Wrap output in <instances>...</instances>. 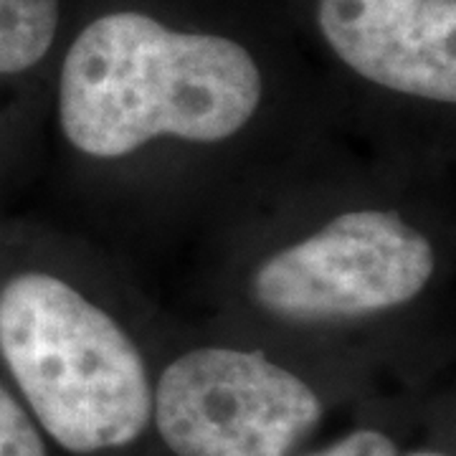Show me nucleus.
Masks as SVG:
<instances>
[{"mask_svg": "<svg viewBox=\"0 0 456 456\" xmlns=\"http://www.w3.org/2000/svg\"><path fill=\"white\" fill-rule=\"evenodd\" d=\"M261 94V69L241 44L119 11L66 51L59 122L79 152L112 160L158 137L224 142L251 122Z\"/></svg>", "mask_w": 456, "mask_h": 456, "instance_id": "nucleus-1", "label": "nucleus"}, {"mask_svg": "<svg viewBox=\"0 0 456 456\" xmlns=\"http://www.w3.org/2000/svg\"><path fill=\"white\" fill-rule=\"evenodd\" d=\"M0 355L36 421L66 452L122 449L152 419L137 345L110 312L53 274L26 272L3 284Z\"/></svg>", "mask_w": 456, "mask_h": 456, "instance_id": "nucleus-2", "label": "nucleus"}, {"mask_svg": "<svg viewBox=\"0 0 456 456\" xmlns=\"http://www.w3.org/2000/svg\"><path fill=\"white\" fill-rule=\"evenodd\" d=\"M436 254L424 231L393 211L362 208L261 264L251 292L261 310L292 322H338L393 310L424 292Z\"/></svg>", "mask_w": 456, "mask_h": 456, "instance_id": "nucleus-3", "label": "nucleus"}, {"mask_svg": "<svg viewBox=\"0 0 456 456\" xmlns=\"http://www.w3.org/2000/svg\"><path fill=\"white\" fill-rule=\"evenodd\" d=\"M152 419L175 456H289L322 419V401L261 353L198 347L152 393Z\"/></svg>", "mask_w": 456, "mask_h": 456, "instance_id": "nucleus-4", "label": "nucleus"}, {"mask_svg": "<svg viewBox=\"0 0 456 456\" xmlns=\"http://www.w3.org/2000/svg\"><path fill=\"white\" fill-rule=\"evenodd\" d=\"M317 23L362 79L406 97L456 102V0H320Z\"/></svg>", "mask_w": 456, "mask_h": 456, "instance_id": "nucleus-5", "label": "nucleus"}, {"mask_svg": "<svg viewBox=\"0 0 456 456\" xmlns=\"http://www.w3.org/2000/svg\"><path fill=\"white\" fill-rule=\"evenodd\" d=\"M59 0H0V74H20L53 46Z\"/></svg>", "mask_w": 456, "mask_h": 456, "instance_id": "nucleus-6", "label": "nucleus"}, {"mask_svg": "<svg viewBox=\"0 0 456 456\" xmlns=\"http://www.w3.org/2000/svg\"><path fill=\"white\" fill-rule=\"evenodd\" d=\"M0 456H49L36 421L0 383Z\"/></svg>", "mask_w": 456, "mask_h": 456, "instance_id": "nucleus-7", "label": "nucleus"}, {"mask_svg": "<svg viewBox=\"0 0 456 456\" xmlns=\"http://www.w3.org/2000/svg\"><path fill=\"white\" fill-rule=\"evenodd\" d=\"M310 456H398V449L391 436L373 431V428H360Z\"/></svg>", "mask_w": 456, "mask_h": 456, "instance_id": "nucleus-8", "label": "nucleus"}, {"mask_svg": "<svg viewBox=\"0 0 456 456\" xmlns=\"http://www.w3.org/2000/svg\"><path fill=\"white\" fill-rule=\"evenodd\" d=\"M408 456H446V454H439V452H411Z\"/></svg>", "mask_w": 456, "mask_h": 456, "instance_id": "nucleus-9", "label": "nucleus"}]
</instances>
